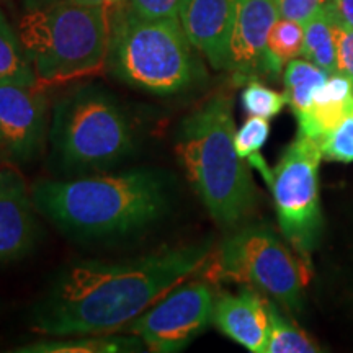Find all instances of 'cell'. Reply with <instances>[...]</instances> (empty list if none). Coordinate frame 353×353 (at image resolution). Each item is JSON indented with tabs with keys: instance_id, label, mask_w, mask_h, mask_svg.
Here are the masks:
<instances>
[{
	"instance_id": "8fae6325",
	"label": "cell",
	"mask_w": 353,
	"mask_h": 353,
	"mask_svg": "<svg viewBox=\"0 0 353 353\" xmlns=\"http://www.w3.org/2000/svg\"><path fill=\"white\" fill-rule=\"evenodd\" d=\"M280 19L275 0H236L229 69L239 79L275 77L278 70L268 54V34Z\"/></svg>"
},
{
	"instance_id": "9c48e42d",
	"label": "cell",
	"mask_w": 353,
	"mask_h": 353,
	"mask_svg": "<svg viewBox=\"0 0 353 353\" xmlns=\"http://www.w3.org/2000/svg\"><path fill=\"white\" fill-rule=\"evenodd\" d=\"M213 291L203 281L180 283L128 325L157 353L182 352L213 321Z\"/></svg>"
},
{
	"instance_id": "52a82bcc",
	"label": "cell",
	"mask_w": 353,
	"mask_h": 353,
	"mask_svg": "<svg viewBox=\"0 0 353 353\" xmlns=\"http://www.w3.org/2000/svg\"><path fill=\"white\" fill-rule=\"evenodd\" d=\"M208 263L211 278L255 286L286 307H301L304 272L270 229L250 226L231 234Z\"/></svg>"
},
{
	"instance_id": "cb8c5ba5",
	"label": "cell",
	"mask_w": 353,
	"mask_h": 353,
	"mask_svg": "<svg viewBox=\"0 0 353 353\" xmlns=\"http://www.w3.org/2000/svg\"><path fill=\"white\" fill-rule=\"evenodd\" d=\"M270 136V123L267 118L250 117L234 134V145L242 159H249L260 152Z\"/></svg>"
},
{
	"instance_id": "6da1fadb",
	"label": "cell",
	"mask_w": 353,
	"mask_h": 353,
	"mask_svg": "<svg viewBox=\"0 0 353 353\" xmlns=\"http://www.w3.org/2000/svg\"><path fill=\"white\" fill-rule=\"evenodd\" d=\"M211 254L213 244L201 241L130 259L70 262L33 304L30 327L50 337L117 332L205 268Z\"/></svg>"
},
{
	"instance_id": "30bf717a",
	"label": "cell",
	"mask_w": 353,
	"mask_h": 353,
	"mask_svg": "<svg viewBox=\"0 0 353 353\" xmlns=\"http://www.w3.org/2000/svg\"><path fill=\"white\" fill-rule=\"evenodd\" d=\"M48 99L38 83L0 85V157L8 164L34 161L48 139Z\"/></svg>"
},
{
	"instance_id": "d6986e66",
	"label": "cell",
	"mask_w": 353,
	"mask_h": 353,
	"mask_svg": "<svg viewBox=\"0 0 353 353\" xmlns=\"http://www.w3.org/2000/svg\"><path fill=\"white\" fill-rule=\"evenodd\" d=\"M10 82L28 85L38 83L19 33L0 8V85Z\"/></svg>"
},
{
	"instance_id": "3957f363",
	"label": "cell",
	"mask_w": 353,
	"mask_h": 353,
	"mask_svg": "<svg viewBox=\"0 0 353 353\" xmlns=\"http://www.w3.org/2000/svg\"><path fill=\"white\" fill-rule=\"evenodd\" d=\"M232 101L213 95L180 121L175 154L211 218L219 226L241 224L257 206L249 164L234 145Z\"/></svg>"
},
{
	"instance_id": "7402d4cb",
	"label": "cell",
	"mask_w": 353,
	"mask_h": 353,
	"mask_svg": "<svg viewBox=\"0 0 353 353\" xmlns=\"http://www.w3.org/2000/svg\"><path fill=\"white\" fill-rule=\"evenodd\" d=\"M242 108L245 110L250 117H262L270 120L276 117L283 110L286 101L285 94L273 90V88L263 85L262 82L250 81L247 87L242 90L241 95Z\"/></svg>"
},
{
	"instance_id": "2e32d148",
	"label": "cell",
	"mask_w": 353,
	"mask_h": 353,
	"mask_svg": "<svg viewBox=\"0 0 353 353\" xmlns=\"http://www.w3.org/2000/svg\"><path fill=\"white\" fill-rule=\"evenodd\" d=\"M144 343L138 335L87 334L70 335V339H51L37 341L15 348L20 353H121L143 352Z\"/></svg>"
},
{
	"instance_id": "d4e9b609",
	"label": "cell",
	"mask_w": 353,
	"mask_h": 353,
	"mask_svg": "<svg viewBox=\"0 0 353 353\" xmlns=\"http://www.w3.org/2000/svg\"><path fill=\"white\" fill-rule=\"evenodd\" d=\"M329 8V7H327ZM330 10V8H329ZM332 15V32L335 39V54H337L339 74L348 77L353 83V26H348Z\"/></svg>"
},
{
	"instance_id": "5bb4252c",
	"label": "cell",
	"mask_w": 353,
	"mask_h": 353,
	"mask_svg": "<svg viewBox=\"0 0 353 353\" xmlns=\"http://www.w3.org/2000/svg\"><path fill=\"white\" fill-rule=\"evenodd\" d=\"M213 322L226 337L252 353H263L270 329L267 299L252 288L223 294L214 301Z\"/></svg>"
},
{
	"instance_id": "603a6c76",
	"label": "cell",
	"mask_w": 353,
	"mask_h": 353,
	"mask_svg": "<svg viewBox=\"0 0 353 353\" xmlns=\"http://www.w3.org/2000/svg\"><path fill=\"white\" fill-rule=\"evenodd\" d=\"M322 159L350 164L353 162V110L321 143Z\"/></svg>"
},
{
	"instance_id": "9a60e30c",
	"label": "cell",
	"mask_w": 353,
	"mask_h": 353,
	"mask_svg": "<svg viewBox=\"0 0 353 353\" xmlns=\"http://www.w3.org/2000/svg\"><path fill=\"white\" fill-rule=\"evenodd\" d=\"M353 110V83L342 74H334L314 95L312 105L298 114L299 134L322 143Z\"/></svg>"
},
{
	"instance_id": "e0dca14e",
	"label": "cell",
	"mask_w": 353,
	"mask_h": 353,
	"mask_svg": "<svg viewBox=\"0 0 353 353\" xmlns=\"http://www.w3.org/2000/svg\"><path fill=\"white\" fill-rule=\"evenodd\" d=\"M330 74L311 61L293 59L285 68V97L293 113L301 114L312 105L317 90L329 81Z\"/></svg>"
},
{
	"instance_id": "f1b7e54d",
	"label": "cell",
	"mask_w": 353,
	"mask_h": 353,
	"mask_svg": "<svg viewBox=\"0 0 353 353\" xmlns=\"http://www.w3.org/2000/svg\"><path fill=\"white\" fill-rule=\"evenodd\" d=\"M74 2L83 3V6H92V7H118L126 3V0H74Z\"/></svg>"
},
{
	"instance_id": "484cf974",
	"label": "cell",
	"mask_w": 353,
	"mask_h": 353,
	"mask_svg": "<svg viewBox=\"0 0 353 353\" xmlns=\"http://www.w3.org/2000/svg\"><path fill=\"white\" fill-rule=\"evenodd\" d=\"M185 0H126V7L144 19L179 20Z\"/></svg>"
},
{
	"instance_id": "ba28073f",
	"label": "cell",
	"mask_w": 353,
	"mask_h": 353,
	"mask_svg": "<svg viewBox=\"0 0 353 353\" xmlns=\"http://www.w3.org/2000/svg\"><path fill=\"white\" fill-rule=\"evenodd\" d=\"M321 144L299 134L272 170V193L281 232L303 257L314 250L322 232L319 205Z\"/></svg>"
},
{
	"instance_id": "7c38bea8",
	"label": "cell",
	"mask_w": 353,
	"mask_h": 353,
	"mask_svg": "<svg viewBox=\"0 0 353 353\" xmlns=\"http://www.w3.org/2000/svg\"><path fill=\"white\" fill-rule=\"evenodd\" d=\"M38 211L17 165H0V265L20 262L38 242Z\"/></svg>"
},
{
	"instance_id": "44dd1931",
	"label": "cell",
	"mask_w": 353,
	"mask_h": 353,
	"mask_svg": "<svg viewBox=\"0 0 353 353\" xmlns=\"http://www.w3.org/2000/svg\"><path fill=\"white\" fill-rule=\"evenodd\" d=\"M268 54L278 72L285 64L303 56L304 48V25L298 21L278 19L268 34Z\"/></svg>"
},
{
	"instance_id": "277c9868",
	"label": "cell",
	"mask_w": 353,
	"mask_h": 353,
	"mask_svg": "<svg viewBox=\"0 0 353 353\" xmlns=\"http://www.w3.org/2000/svg\"><path fill=\"white\" fill-rule=\"evenodd\" d=\"M113 8L74 0L26 2L17 33L39 87L79 81L107 65Z\"/></svg>"
},
{
	"instance_id": "83f0119b",
	"label": "cell",
	"mask_w": 353,
	"mask_h": 353,
	"mask_svg": "<svg viewBox=\"0 0 353 353\" xmlns=\"http://www.w3.org/2000/svg\"><path fill=\"white\" fill-rule=\"evenodd\" d=\"M325 6L330 8L334 17L348 26H353V0H327Z\"/></svg>"
},
{
	"instance_id": "5b68a950",
	"label": "cell",
	"mask_w": 353,
	"mask_h": 353,
	"mask_svg": "<svg viewBox=\"0 0 353 353\" xmlns=\"http://www.w3.org/2000/svg\"><path fill=\"white\" fill-rule=\"evenodd\" d=\"M50 165L61 179L110 172L136 152L134 123L107 88L81 85L56 100L51 112Z\"/></svg>"
},
{
	"instance_id": "ffe728a7",
	"label": "cell",
	"mask_w": 353,
	"mask_h": 353,
	"mask_svg": "<svg viewBox=\"0 0 353 353\" xmlns=\"http://www.w3.org/2000/svg\"><path fill=\"white\" fill-rule=\"evenodd\" d=\"M270 329L263 353H317L321 348L309 335L278 311L275 304L267 301Z\"/></svg>"
},
{
	"instance_id": "4fadbf2b",
	"label": "cell",
	"mask_w": 353,
	"mask_h": 353,
	"mask_svg": "<svg viewBox=\"0 0 353 353\" xmlns=\"http://www.w3.org/2000/svg\"><path fill=\"white\" fill-rule=\"evenodd\" d=\"M236 0H185L180 10L188 41L214 69H229Z\"/></svg>"
},
{
	"instance_id": "ac0fdd59",
	"label": "cell",
	"mask_w": 353,
	"mask_h": 353,
	"mask_svg": "<svg viewBox=\"0 0 353 353\" xmlns=\"http://www.w3.org/2000/svg\"><path fill=\"white\" fill-rule=\"evenodd\" d=\"M304 59L327 70L330 76L339 74L335 39L332 32V15L327 6L319 8L304 23Z\"/></svg>"
},
{
	"instance_id": "7a4b0ae2",
	"label": "cell",
	"mask_w": 353,
	"mask_h": 353,
	"mask_svg": "<svg viewBox=\"0 0 353 353\" xmlns=\"http://www.w3.org/2000/svg\"><path fill=\"white\" fill-rule=\"evenodd\" d=\"M30 190L38 214L77 242L139 236L172 213L176 198L174 175L157 167L44 179Z\"/></svg>"
},
{
	"instance_id": "4316f807",
	"label": "cell",
	"mask_w": 353,
	"mask_h": 353,
	"mask_svg": "<svg viewBox=\"0 0 353 353\" xmlns=\"http://www.w3.org/2000/svg\"><path fill=\"white\" fill-rule=\"evenodd\" d=\"M327 0H275L280 19L306 23L314 13L325 6Z\"/></svg>"
},
{
	"instance_id": "8992f818",
	"label": "cell",
	"mask_w": 353,
	"mask_h": 353,
	"mask_svg": "<svg viewBox=\"0 0 353 353\" xmlns=\"http://www.w3.org/2000/svg\"><path fill=\"white\" fill-rule=\"evenodd\" d=\"M192 48L180 20L113 8L107 68L126 85L162 97L192 90L201 77Z\"/></svg>"
}]
</instances>
